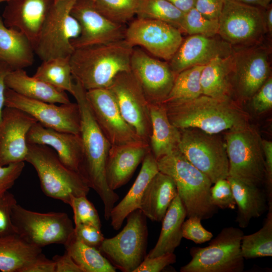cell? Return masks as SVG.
I'll list each match as a JSON object with an SVG mask.
<instances>
[{
  "label": "cell",
  "mask_w": 272,
  "mask_h": 272,
  "mask_svg": "<svg viewBox=\"0 0 272 272\" xmlns=\"http://www.w3.org/2000/svg\"><path fill=\"white\" fill-rule=\"evenodd\" d=\"M85 90L77 81L73 96L80 112V130L83 157L79 173L90 188L98 194L104 205V218L110 220V213L119 196L109 187L106 165L111 144L97 124L88 104Z\"/></svg>",
  "instance_id": "cell-1"
},
{
  "label": "cell",
  "mask_w": 272,
  "mask_h": 272,
  "mask_svg": "<svg viewBox=\"0 0 272 272\" xmlns=\"http://www.w3.org/2000/svg\"><path fill=\"white\" fill-rule=\"evenodd\" d=\"M133 48L123 39L75 48L70 57L74 79L86 91L108 88L118 74L130 71Z\"/></svg>",
  "instance_id": "cell-2"
},
{
  "label": "cell",
  "mask_w": 272,
  "mask_h": 272,
  "mask_svg": "<svg viewBox=\"0 0 272 272\" xmlns=\"http://www.w3.org/2000/svg\"><path fill=\"white\" fill-rule=\"evenodd\" d=\"M163 104L170 121L179 129L195 128L218 134L247 124L246 116L231 99L202 94L186 102Z\"/></svg>",
  "instance_id": "cell-3"
},
{
  "label": "cell",
  "mask_w": 272,
  "mask_h": 272,
  "mask_svg": "<svg viewBox=\"0 0 272 272\" xmlns=\"http://www.w3.org/2000/svg\"><path fill=\"white\" fill-rule=\"evenodd\" d=\"M157 161L159 171L174 180L187 218L197 217L206 220L218 213V208L211 200L210 190L213 183L178 149Z\"/></svg>",
  "instance_id": "cell-4"
},
{
  "label": "cell",
  "mask_w": 272,
  "mask_h": 272,
  "mask_svg": "<svg viewBox=\"0 0 272 272\" xmlns=\"http://www.w3.org/2000/svg\"><path fill=\"white\" fill-rule=\"evenodd\" d=\"M25 161L35 168L47 196L70 204L73 197L87 196L90 187L81 175L66 167L49 147L28 144Z\"/></svg>",
  "instance_id": "cell-5"
},
{
  "label": "cell",
  "mask_w": 272,
  "mask_h": 272,
  "mask_svg": "<svg viewBox=\"0 0 272 272\" xmlns=\"http://www.w3.org/2000/svg\"><path fill=\"white\" fill-rule=\"evenodd\" d=\"M225 141L229 176L260 187L266 172L261 139L257 131L246 124L228 130Z\"/></svg>",
  "instance_id": "cell-6"
},
{
  "label": "cell",
  "mask_w": 272,
  "mask_h": 272,
  "mask_svg": "<svg viewBox=\"0 0 272 272\" xmlns=\"http://www.w3.org/2000/svg\"><path fill=\"white\" fill-rule=\"evenodd\" d=\"M244 235L240 228L225 227L205 247H192L191 259L182 266L181 272H242L244 258L241 241Z\"/></svg>",
  "instance_id": "cell-7"
},
{
  "label": "cell",
  "mask_w": 272,
  "mask_h": 272,
  "mask_svg": "<svg viewBox=\"0 0 272 272\" xmlns=\"http://www.w3.org/2000/svg\"><path fill=\"white\" fill-rule=\"evenodd\" d=\"M76 1H54L33 46L35 53L42 61L70 57L74 51L71 42L81 33L80 24L71 14Z\"/></svg>",
  "instance_id": "cell-8"
},
{
  "label": "cell",
  "mask_w": 272,
  "mask_h": 272,
  "mask_svg": "<svg viewBox=\"0 0 272 272\" xmlns=\"http://www.w3.org/2000/svg\"><path fill=\"white\" fill-rule=\"evenodd\" d=\"M11 218L16 233L40 248L51 244L64 245L74 235L73 222L65 213L34 212L17 202L12 207Z\"/></svg>",
  "instance_id": "cell-9"
},
{
  "label": "cell",
  "mask_w": 272,
  "mask_h": 272,
  "mask_svg": "<svg viewBox=\"0 0 272 272\" xmlns=\"http://www.w3.org/2000/svg\"><path fill=\"white\" fill-rule=\"evenodd\" d=\"M126 218L123 229L116 236L105 238L98 249L116 268L133 272L147 255V218L137 209Z\"/></svg>",
  "instance_id": "cell-10"
},
{
  "label": "cell",
  "mask_w": 272,
  "mask_h": 272,
  "mask_svg": "<svg viewBox=\"0 0 272 272\" xmlns=\"http://www.w3.org/2000/svg\"><path fill=\"white\" fill-rule=\"evenodd\" d=\"M178 150L214 184L229 176L225 143L217 135L195 128L179 129Z\"/></svg>",
  "instance_id": "cell-11"
},
{
  "label": "cell",
  "mask_w": 272,
  "mask_h": 272,
  "mask_svg": "<svg viewBox=\"0 0 272 272\" xmlns=\"http://www.w3.org/2000/svg\"><path fill=\"white\" fill-rule=\"evenodd\" d=\"M264 9L236 0H225L218 19V35L233 48L263 42L266 35Z\"/></svg>",
  "instance_id": "cell-12"
},
{
  "label": "cell",
  "mask_w": 272,
  "mask_h": 272,
  "mask_svg": "<svg viewBox=\"0 0 272 272\" xmlns=\"http://www.w3.org/2000/svg\"><path fill=\"white\" fill-rule=\"evenodd\" d=\"M264 42L233 48L232 85L241 100H249L270 76L271 48Z\"/></svg>",
  "instance_id": "cell-13"
},
{
  "label": "cell",
  "mask_w": 272,
  "mask_h": 272,
  "mask_svg": "<svg viewBox=\"0 0 272 272\" xmlns=\"http://www.w3.org/2000/svg\"><path fill=\"white\" fill-rule=\"evenodd\" d=\"M107 88L124 119L149 145L152 132L149 103L133 74L130 71L119 73Z\"/></svg>",
  "instance_id": "cell-14"
},
{
  "label": "cell",
  "mask_w": 272,
  "mask_h": 272,
  "mask_svg": "<svg viewBox=\"0 0 272 272\" xmlns=\"http://www.w3.org/2000/svg\"><path fill=\"white\" fill-rule=\"evenodd\" d=\"M5 106L27 113L45 127L60 131L80 134V112L77 102L59 106L23 96L6 87Z\"/></svg>",
  "instance_id": "cell-15"
},
{
  "label": "cell",
  "mask_w": 272,
  "mask_h": 272,
  "mask_svg": "<svg viewBox=\"0 0 272 272\" xmlns=\"http://www.w3.org/2000/svg\"><path fill=\"white\" fill-rule=\"evenodd\" d=\"M124 39L132 47H142L153 56L169 61L183 38L181 32L169 24L136 18L126 27Z\"/></svg>",
  "instance_id": "cell-16"
},
{
  "label": "cell",
  "mask_w": 272,
  "mask_h": 272,
  "mask_svg": "<svg viewBox=\"0 0 272 272\" xmlns=\"http://www.w3.org/2000/svg\"><path fill=\"white\" fill-rule=\"evenodd\" d=\"M86 96L97 124L111 146L147 144L124 119L108 88L86 91Z\"/></svg>",
  "instance_id": "cell-17"
},
{
  "label": "cell",
  "mask_w": 272,
  "mask_h": 272,
  "mask_svg": "<svg viewBox=\"0 0 272 272\" xmlns=\"http://www.w3.org/2000/svg\"><path fill=\"white\" fill-rule=\"evenodd\" d=\"M130 68L149 103H163L176 76L168 61L156 58L135 46L131 55Z\"/></svg>",
  "instance_id": "cell-18"
},
{
  "label": "cell",
  "mask_w": 272,
  "mask_h": 272,
  "mask_svg": "<svg viewBox=\"0 0 272 272\" xmlns=\"http://www.w3.org/2000/svg\"><path fill=\"white\" fill-rule=\"evenodd\" d=\"M71 14L81 27L79 36L71 42L74 48L125 38L126 25L115 23L107 18L96 9L93 0H77Z\"/></svg>",
  "instance_id": "cell-19"
},
{
  "label": "cell",
  "mask_w": 272,
  "mask_h": 272,
  "mask_svg": "<svg viewBox=\"0 0 272 272\" xmlns=\"http://www.w3.org/2000/svg\"><path fill=\"white\" fill-rule=\"evenodd\" d=\"M36 122L23 111L4 107L0 122V166L25 161L27 133Z\"/></svg>",
  "instance_id": "cell-20"
},
{
  "label": "cell",
  "mask_w": 272,
  "mask_h": 272,
  "mask_svg": "<svg viewBox=\"0 0 272 272\" xmlns=\"http://www.w3.org/2000/svg\"><path fill=\"white\" fill-rule=\"evenodd\" d=\"M233 47L218 35L207 37L189 35L183 39L179 47L168 61L172 71L177 75L181 71L195 65H205L219 57H227Z\"/></svg>",
  "instance_id": "cell-21"
},
{
  "label": "cell",
  "mask_w": 272,
  "mask_h": 272,
  "mask_svg": "<svg viewBox=\"0 0 272 272\" xmlns=\"http://www.w3.org/2000/svg\"><path fill=\"white\" fill-rule=\"evenodd\" d=\"M53 2L54 0H9L3 14L4 22L7 27L23 33L34 46Z\"/></svg>",
  "instance_id": "cell-22"
},
{
  "label": "cell",
  "mask_w": 272,
  "mask_h": 272,
  "mask_svg": "<svg viewBox=\"0 0 272 272\" xmlns=\"http://www.w3.org/2000/svg\"><path fill=\"white\" fill-rule=\"evenodd\" d=\"M27 142L28 144L49 147L66 167L79 173L83 157L82 142L80 134L58 131L36 122L27 133Z\"/></svg>",
  "instance_id": "cell-23"
},
{
  "label": "cell",
  "mask_w": 272,
  "mask_h": 272,
  "mask_svg": "<svg viewBox=\"0 0 272 272\" xmlns=\"http://www.w3.org/2000/svg\"><path fill=\"white\" fill-rule=\"evenodd\" d=\"M150 151L149 145L146 143L111 146L106 165L110 188L115 190L128 182Z\"/></svg>",
  "instance_id": "cell-24"
},
{
  "label": "cell",
  "mask_w": 272,
  "mask_h": 272,
  "mask_svg": "<svg viewBox=\"0 0 272 272\" xmlns=\"http://www.w3.org/2000/svg\"><path fill=\"white\" fill-rule=\"evenodd\" d=\"M158 171L157 161L150 150L143 159L140 171L132 186L111 211V225L114 230H119L126 217L133 211L140 209L145 190Z\"/></svg>",
  "instance_id": "cell-25"
},
{
  "label": "cell",
  "mask_w": 272,
  "mask_h": 272,
  "mask_svg": "<svg viewBox=\"0 0 272 272\" xmlns=\"http://www.w3.org/2000/svg\"><path fill=\"white\" fill-rule=\"evenodd\" d=\"M177 194L174 180L159 171L147 185L139 209L151 221L161 222L170 203Z\"/></svg>",
  "instance_id": "cell-26"
},
{
  "label": "cell",
  "mask_w": 272,
  "mask_h": 272,
  "mask_svg": "<svg viewBox=\"0 0 272 272\" xmlns=\"http://www.w3.org/2000/svg\"><path fill=\"white\" fill-rule=\"evenodd\" d=\"M33 46L21 32L7 27L0 16V63L12 71L24 69L34 60Z\"/></svg>",
  "instance_id": "cell-27"
},
{
  "label": "cell",
  "mask_w": 272,
  "mask_h": 272,
  "mask_svg": "<svg viewBox=\"0 0 272 272\" xmlns=\"http://www.w3.org/2000/svg\"><path fill=\"white\" fill-rule=\"evenodd\" d=\"M5 81L6 87L28 98L54 104L71 102L65 92L29 76L24 69L11 71Z\"/></svg>",
  "instance_id": "cell-28"
},
{
  "label": "cell",
  "mask_w": 272,
  "mask_h": 272,
  "mask_svg": "<svg viewBox=\"0 0 272 272\" xmlns=\"http://www.w3.org/2000/svg\"><path fill=\"white\" fill-rule=\"evenodd\" d=\"M152 132L151 152L156 160L178 149L179 129L170 121L163 103H149Z\"/></svg>",
  "instance_id": "cell-29"
},
{
  "label": "cell",
  "mask_w": 272,
  "mask_h": 272,
  "mask_svg": "<svg viewBox=\"0 0 272 272\" xmlns=\"http://www.w3.org/2000/svg\"><path fill=\"white\" fill-rule=\"evenodd\" d=\"M236 206V222L241 228H246L252 219L262 216L268 210V204L265 191L259 187L248 185L228 176Z\"/></svg>",
  "instance_id": "cell-30"
},
{
  "label": "cell",
  "mask_w": 272,
  "mask_h": 272,
  "mask_svg": "<svg viewBox=\"0 0 272 272\" xmlns=\"http://www.w3.org/2000/svg\"><path fill=\"white\" fill-rule=\"evenodd\" d=\"M232 60L233 52L227 57H216L204 65L200 77L202 95L219 99H231L233 95Z\"/></svg>",
  "instance_id": "cell-31"
},
{
  "label": "cell",
  "mask_w": 272,
  "mask_h": 272,
  "mask_svg": "<svg viewBox=\"0 0 272 272\" xmlns=\"http://www.w3.org/2000/svg\"><path fill=\"white\" fill-rule=\"evenodd\" d=\"M186 218L185 208L177 194L161 221L162 228L157 242L147 256L154 257L174 253L183 238L182 226Z\"/></svg>",
  "instance_id": "cell-32"
},
{
  "label": "cell",
  "mask_w": 272,
  "mask_h": 272,
  "mask_svg": "<svg viewBox=\"0 0 272 272\" xmlns=\"http://www.w3.org/2000/svg\"><path fill=\"white\" fill-rule=\"evenodd\" d=\"M42 253L40 248L25 241L17 234L0 238V271L19 272Z\"/></svg>",
  "instance_id": "cell-33"
},
{
  "label": "cell",
  "mask_w": 272,
  "mask_h": 272,
  "mask_svg": "<svg viewBox=\"0 0 272 272\" xmlns=\"http://www.w3.org/2000/svg\"><path fill=\"white\" fill-rule=\"evenodd\" d=\"M65 250L83 272H115L116 268L100 251L73 237L65 244Z\"/></svg>",
  "instance_id": "cell-34"
},
{
  "label": "cell",
  "mask_w": 272,
  "mask_h": 272,
  "mask_svg": "<svg viewBox=\"0 0 272 272\" xmlns=\"http://www.w3.org/2000/svg\"><path fill=\"white\" fill-rule=\"evenodd\" d=\"M33 76L59 90L73 94L75 83L70 57H56L42 61Z\"/></svg>",
  "instance_id": "cell-35"
},
{
  "label": "cell",
  "mask_w": 272,
  "mask_h": 272,
  "mask_svg": "<svg viewBox=\"0 0 272 272\" xmlns=\"http://www.w3.org/2000/svg\"><path fill=\"white\" fill-rule=\"evenodd\" d=\"M262 227L257 231L243 235L241 241V253L244 259H254L272 256V203Z\"/></svg>",
  "instance_id": "cell-36"
},
{
  "label": "cell",
  "mask_w": 272,
  "mask_h": 272,
  "mask_svg": "<svg viewBox=\"0 0 272 272\" xmlns=\"http://www.w3.org/2000/svg\"><path fill=\"white\" fill-rule=\"evenodd\" d=\"M203 67L204 65H195L178 73L163 103L186 102L202 95L200 77Z\"/></svg>",
  "instance_id": "cell-37"
},
{
  "label": "cell",
  "mask_w": 272,
  "mask_h": 272,
  "mask_svg": "<svg viewBox=\"0 0 272 272\" xmlns=\"http://www.w3.org/2000/svg\"><path fill=\"white\" fill-rule=\"evenodd\" d=\"M184 14L167 0H140L135 16L166 22L180 31Z\"/></svg>",
  "instance_id": "cell-38"
},
{
  "label": "cell",
  "mask_w": 272,
  "mask_h": 272,
  "mask_svg": "<svg viewBox=\"0 0 272 272\" xmlns=\"http://www.w3.org/2000/svg\"><path fill=\"white\" fill-rule=\"evenodd\" d=\"M140 0H93L96 9L112 21L123 25L136 15Z\"/></svg>",
  "instance_id": "cell-39"
},
{
  "label": "cell",
  "mask_w": 272,
  "mask_h": 272,
  "mask_svg": "<svg viewBox=\"0 0 272 272\" xmlns=\"http://www.w3.org/2000/svg\"><path fill=\"white\" fill-rule=\"evenodd\" d=\"M219 27L218 19H209L194 7L184 14L180 31L188 35L214 37L218 35Z\"/></svg>",
  "instance_id": "cell-40"
},
{
  "label": "cell",
  "mask_w": 272,
  "mask_h": 272,
  "mask_svg": "<svg viewBox=\"0 0 272 272\" xmlns=\"http://www.w3.org/2000/svg\"><path fill=\"white\" fill-rule=\"evenodd\" d=\"M69 205L74 212L75 225L88 224L101 229V223L98 212L87 196L73 197Z\"/></svg>",
  "instance_id": "cell-41"
},
{
  "label": "cell",
  "mask_w": 272,
  "mask_h": 272,
  "mask_svg": "<svg viewBox=\"0 0 272 272\" xmlns=\"http://www.w3.org/2000/svg\"><path fill=\"white\" fill-rule=\"evenodd\" d=\"M214 184L210 190L212 204L218 209L234 210L236 202L228 179H220Z\"/></svg>",
  "instance_id": "cell-42"
},
{
  "label": "cell",
  "mask_w": 272,
  "mask_h": 272,
  "mask_svg": "<svg viewBox=\"0 0 272 272\" xmlns=\"http://www.w3.org/2000/svg\"><path fill=\"white\" fill-rule=\"evenodd\" d=\"M201 220L197 217H189L184 220L182 226L183 238L196 244H202L210 241L213 234L203 227Z\"/></svg>",
  "instance_id": "cell-43"
},
{
  "label": "cell",
  "mask_w": 272,
  "mask_h": 272,
  "mask_svg": "<svg viewBox=\"0 0 272 272\" xmlns=\"http://www.w3.org/2000/svg\"><path fill=\"white\" fill-rule=\"evenodd\" d=\"M17 202L9 191L0 195V238L17 234L11 218L12 207Z\"/></svg>",
  "instance_id": "cell-44"
},
{
  "label": "cell",
  "mask_w": 272,
  "mask_h": 272,
  "mask_svg": "<svg viewBox=\"0 0 272 272\" xmlns=\"http://www.w3.org/2000/svg\"><path fill=\"white\" fill-rule=\"evenodd\" d=\"M253 109L258 113L272 108V77L270 75L249 99Z\"/></svg>",
  "instance_id": "cell-45"
},
{
  "label": "cell",
  "mask_w": 272,
  "mask_h": 272,
  "mask_svg": "<svg viewBox=\"0 0 272 272\" xmlns=\"http://www.w3.org/2000/svg\"><path fill=\"white\" fill-rule=\"evenodd\" d=\"M74 236L83 243L97 249L105 239L100 228L88 224L75 225Z\"/></svg>",
  "instance_id": "cell-46"
},
{
  "label": "cell",
  "mask_w": 272,
  "mask_h": 272,
  "mask_svg": "<svg viewBox=\"0 0 272 272\" xmlns=\"http://www.w3.org/2000/svg\"><path fill=\"white\" fill-rule=\"evenodd\" d=\"M25 162L0 166V195L9 191L21 174Z\"/></svg>",
  "instance_id": "cell-47"
},
{
  "label": "cell",
  "mask_w": 272,
  "mask_h": 272,
  "mask_svg": "<svg viewBox=\"0 0 272 272\" xmlns=\"http://www.w3.org/2000/svg\"><path fill=\"white\" fill-rule=\"evenodd\" d=\"M176 261V256L174 253L154 257L146 256L133 272H159Z\"/></svg>",
  "instance_id": "cell-48"
},
{
  "label": "cell",
  "mask_w": 272,
  "mask_h": 272,
  "mask_svg": "<svg viewBox=\"0 0 272 272\" xmlns=\"http://www.w3.org/2000/svg\"><path fill=\"white\" fill-rule=\"evenodd\" d=\"M225 0H196L194 8L211 19H218Z\"/></svg>",
  "instance_id": "cell-49"
},
{
  "label": "cell",
  "mask_w": 272,
  "mask_h": 272,
  "mask_svg": "<svg viewBox=\"0 0 272 272\" xmlns=\"http://www.w3.org/2000/svg\"><path fill=\"white\" fill-rule=\"evenodd\" d=\"M55 267L54 261L48 259L41 253L22 268L19 272H55Z\"/></svg>",
  "instance_id": "cell-50"
},
{
  "label": "cell",
  "mask_w": 272,
  "mask_h": 272,
  "mask_svg": "<svg viewBox=\"0 0 272 272\" xmlns=\"http://www.w3.org/2000/svg\"><path fill=\"white\" fill-rule=\"evenodd\" d=\"M52 260L55 264V272H83L66 251L62 255L54 256Z\"/></svg>",
  "instance_id": "cell-51"
},
{
  "label": "cell",
  "mask_w": 272,
  "mask_h": 272,
  "mask_svg": "<svg viewBox=\"0 0 272 272\" xmlns=\"http://www.w3.org/2000/svg\"><path fill=\"white\" fill-rule=\"evenodd\" d=\"M12 70L6 64L0 63V122L5 107V92L6 88L5 78Z\"/></svg>",
  "instance_id": "cell-52"
},
{
  "label": "cell",
  "mask_w": 272,
  "mask_h": 272,
  "mask_svg": "<svg viewBox=\"0 0 272 272\" xmlns=\"http://www.w3.org/2000/svg\"><path fill=\"white\" fill-rule=\"evenodd\" d=\"M179 10L185 13L194 7L196 0H167Z\"/></svg>",
  "instance_id": "cell-53"
},
{
  "label": "cell",
  "mask_w": 272,
  "mask_h": 272,
  "mask_svg": "<svg viewBox=\"0 0 272 272\" xmlns=\"http://www.w3.org/2000/svg\"><path fill=\"white\" fill-rule=\"evenodd\" d=\"M264 23L269 38L272 36V5L271 4L264 11Z\"/></svg>",
  "instance_id": "cell-54"
},
{
  "label": "cell",
  "mask_w": 272,
  "mask_h": 272,
  "mask_svg": "<svg viewBox=\"0 0 272 272\" xmlns=\"http://www.w3.org/2000/svg\"><path fill=\"white\" fill-rule=\"evenodd\" d=\"M238 2L260 7L263 9L267 8L271 3V0H236Z\"/></svg>",
  "instance_id": "cell-55"
},
{
  "label": "cell",
  "mask_w": 272,
  "mask_h": 272,
  "mask_svg": "<svg viewBox=\"0 0 272 272\" xmlns=\"http://www.w3.org/2000/svg\"><path fill=\"white\" fill-rule=\"evenodd\" d=\"M9 0H0V3H2V2H7Z\"/></svg>",
  "instance_id": "cell-56"
},
{
  "label": "cell",
  "mask_w": 272,
  "mask_h": 272,
  "mask_svg": "<svg viewBox=\"0 0 272 272\" xmlns=\"http://www.w3.org/2000/svg\"><path fill=\"white\" fill-rule=\"evenodd\" d=\"M56 1V0H54V1Z\"/></svg>",
  "instance_id": "cell-57"
}]
</instances>
